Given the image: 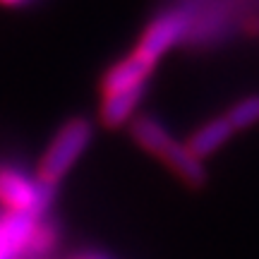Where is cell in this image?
<instances>
[{"instance_id": "cell-1", "label": "cell", "mask_w": 259, "mask_h": 259, "mask_svg": "<svg viewBox=\"0 0 259 259\" xmlns=\"http://www.w3.org/2000/svg\"><path fill=\"white\" fill-rule=\"evenodd\" d=\"M130 135L139 149L163 161L183 183L199 187L204 183V161L194 156L185 142H178L173 132L154 115H137L130 122Z\"/></svg>"}, {"instance_id": "cell-2", "label": "cell", "mask_w": 259, "mask_h": 259, "mask_svg": "<svg viewBox=\"0 0 259 259\" xmlns=\"http://www.w3.org/2000/svg\"><path fill=\"white\" fill-rule=\"evenodd\" d=\"M92 137L94 127L87 118H70L67 122H63L38 161L36 178L46 187L56 190L65 180V176L77 166V161L84 156V151L92 144Z\"/></svg>"}, {"instance_id": "cell-3", "label": "cell", "mask_w": 259, "mask_h": 259, "mask_svg": "<svg viewBox=\"0 0 259 259\" xmlns=\"http://www.w3.org/2000/svg\"><path fill=\"white\" fill-rule=\"evenodd\" d=\"M53 190L36 176H29L17 166H0V206L5 216L17 219H41L51 206Z\"/></svg>"}, {"instance_id": "cell-4", "label": "cell", "mask_w": 259, "mask_h": 259, "mask_svg": "<svg viewBox=\"0 0 259 259\" xmlns=\"http://www.w3.org/2000/svg\"><path fill=\"white\" fill-rule=\"evenodd\" d=\"M190 19L183 10H168L163 15H158L156 19H151V24L144 29V34L139 36L137 46L132 48L135 53L142 58H147L149 63L158 65L161 58L166 56L178 41H183L187 34Z\"/></svg>"}, {"instance_id": "cell-5", "label": "cell", "mask_w": 259, "mask_h": 259, "mask_svg": "<svg viewBox=\"0 0 259 259\" xmlns=\"http://www.w3.org/2000/svg\"><path fill=\"white\" fill-rule=\"evenodd\" d=\"M156 70V65L149 63L147 58L139 53L130 51L125 58L118 63H113L101 77L99 92L101 99L106 96H122V94H144L147 92V82Z\"/></svg>"}, {"instance_id": "cell-6", "label": "cell", "mask_w": 259, "mask_h": 259, "mask_svg": "<svg viewBox=\"0 0 259 259\" xmlns=\"http://www.w3.org/2000/svg\"><path fill=\"white\" fill-rule=\"evenodd\" d=\"M233 135H235V132H233V127L228 125L226 115H216V118L206 120L204 125H199V127L194 130L185 144L199 161H204V158H209L211 154H216Z\"/></svg>"}, {"instance_id": "cell-7", "label": "cell", "mask_w": 259, "mask_h": 259, "mask_svg": "<svg viewBox=\"0 0 259 259\" xmlns=\"http://www.w3.org/2000/svg\"><path fill=\"white\" fill-rule=\"evenodd\" d=\"M38 219H17L3 216L0 219V259H12L19 252L29 250V235Z\"/></svg>"}, {"instance_id": "cell-8", "label": "cell", "mask_w": 259, "mask_h": 259, "mask_svg": "<svg viewBox=\"0 0 259 259\" xmlns=\"http://www.w3.org/2000/svg\"><path fill=\"white\" fill-rule=\"evenodd\" d=\"M228 125L233 127V132H242V130H250L259 122V94H250L240 101H235L223 113Z\"/></svg>"}, {"instance_id": "cell-9", "label": "cell", "mask_w": 259, "mask_h": 259, "mask_svg": "<svg viewBox=\"0 0 259 259\" xmlns=\"http://www.w3.org/2000/svg\"><path fill=\"white\" fill-rule=\"evenodd\" d=\"M58 242V231L53 223L38 219L34 221V228H31V235H29V250L27 252H51Z\"/></svg>"}, {"instance_id": "cell-10", "label": "cell", "mask_w": 259, "mask_h": 259, "mask_svg": "<svg viewBox=\"0 0 259 259\" xmlns=\"http://www.w3.org/2000/svg\"><path fill=\"white\" fill-rule=\"evenodd\" d=\"M70 259H111V257L99 254V252H77V254H72Z\"/></svg>"}, {"instance_id": "cell-11", "label": "cell", "mask_w": 259, "mask_h": 259, "mask_svg": "<svg viewBox=\"0 0 259 259\" xmlns=\"http://www.w3.org/2000/svg\"><path fill=\"white\" fill-rule=\"evenodd\" d=\"M29 0H0V5H8V8H19V5H27Z\"/></svg>"}]
</instances>
